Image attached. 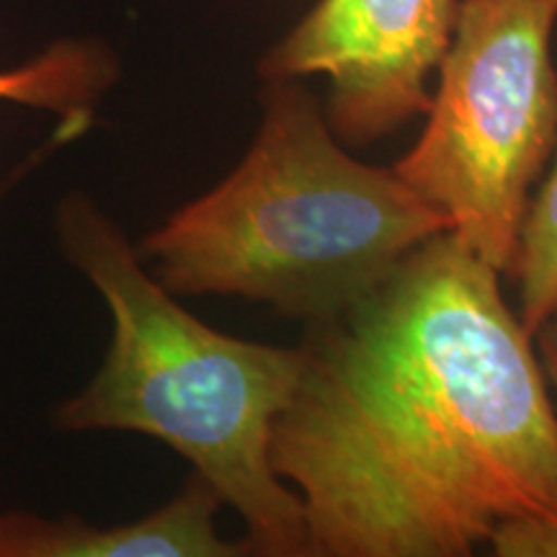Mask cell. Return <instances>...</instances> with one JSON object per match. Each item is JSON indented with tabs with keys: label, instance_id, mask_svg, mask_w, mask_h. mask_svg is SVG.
Masks as SVG:
<instances>
[{
	"label": "cell",
	"instance_id": "6da1fadb",
	"mask_svg": "<svg viewBox=\"0 0 557 557\" xmlns=\"http://www.w3.org/2000/svg\"><path fill=\"white\" fill-rule=\"evenodd\" d=\"M498 278L438 233L308 323L269 438L305 555L465 557L504 519H557V410Z\"/></svg>",
	"mask_w": 557,
	"mask_h": 557
},
{
	"label": "cell",
	"instance_id": "7a4b0ae2",
	"mask_svg": "<svg viewBox=\"0 0 557 557\" xmlns=\"http://www.w3.org/2000/svg\"><path fill=\"white\" fill-rule=\"evenodd\" d=\"M449 233L393 169L341 148L318 101L269 81L238 169L137 246L171 295H222L315 323L380 287L410 250Z\"/></svg>",
	"mask_w": 557,
	"mask_h": 557
},
{
	"label": "cell",
	"instance_id": "3957f363",
	"mask_svg": "<svg viewBox=\"0 0 557 557\" xmlns=\"http://www.w3.org/2000/svg\"><path fill=\"white\" fill-rule=\"evenodd\" d=\"M54 230L65 261L94 284L114 323L101 369L54 423L169 444L240 513L253 555L302 557V500L269 462L271 426L302 367L299 346L209 329L145 271L127 235L86 194L60 201Z\"/></svg>",
	"mask_w": 557,
	"mask_h": 557
},
{
	"label": "cell",
	"instance_id": "277c9868",
	"mask_svg": "<svg viewBox=\"0 0 557 557\" xmlns=\"http://www.w3.org/2000/svg\"><path fill=\"white\" fill-rule=\"evenodd\" d=\"M555 21L557 0H462L426 127L393 165L500 276L557 143Z\"/></svg>",
	"mask_w": 557,
	"mask_h": 557
},
{
	"label": "cell",
	"instance_id": "5b68a950",
	"mask_svg": "<svg viewBox=\"0 0 557 557\" xmlns=\"http://www.w3.org/2000/svg\"><path fill=\"white\" fill-rule=\"evenodd\" d=\"M459 0H320L261 62L267 81L325 75V122L364 148L429 114V78L455 34Z\"/></svg>",
	"mask_w": 557,
	"mask_h": 557
},
{
	"label": "cell",
	"instance_id": "8992f818",
	"mask_svg": "<svg viewBox=\"0 0 557 557\" xmlns=\"http://www.w3.org/2000/svg\"><path fill=\"white\" fill-rule=\"evenodd\" d=\"M225 500L191 472L176 498L148 517L116 527H94L29 511L0 513V557H238L253 555L248 540H225L218 513Z\"/></svg>",
	"mask_w": 557,
	"mask_h": 557
},
{
	"label": "cell",
	"instance_id": "52a82bcc",
	"mask_svg": "<svg viewBox=\"0 0 557 557\" xmlns=\"http://www.w3.org/2000/svg\"><path fill=\"white\" fill-rule=\"evenodd\" d=\"M116 81V62L94 41H54L16 70L0 73V101L52 111L67 127L83 129L96 101Z\"/></svg>",
	"mask_w": 557,
	"mask_h": 557
},
{
	"label": "cell",
	"instance_id": "ba28073f",
	"mask_svg": "<svg viewBox=\"0 0 557 557\" xmlns=\"http://www.w3.org/2000/svg\"><path fill=\"white\" fill-rule=\"evenodd\" d=\"M545 184L529 199L508 276L519 287V320L529 333L557 312V143Z\"/></svg>",
	"mask_w": 557,
	"mask_h": 557
},
{
	"label": "cell",
	"instance_id": "9c48e42d",
	"mask_svg": "<svg viewBox=\"0 0 557 557\" xmlns=\"http://www.w3.org/2000/svg\"><path fill=\"white\" fill-rule=\"evenodd\" d=\"M487 545L500 557H557V519L511 517L493 527Z\"/></svg>",
	"mask_w": 557,
	"mask_h": 557
},
{
	"label": "cell",
	"instance_id": "30bf717a",
	"mask_svg": "<svg viewBox=\"0 0 557 557\" xmlns=\"http://www.w3.org/2000/svg\"><path fill=\"white\" fill-rule=\"evenodd\" d=\"M537 359L545 372V380L557 389V312H553L537 331L532 333Z\"/></svg>",
	"mask_w": 557,
	"mask_h": 557
}]
</instances>
